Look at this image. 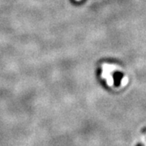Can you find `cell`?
I'll list each match as a JSON object with an SVG mask.
<instances>
[{
  "mask_svg": "<svg viewBox=\"0 0 146 146\" xmlns=\"http://www.w3.org/2000/svg\"><path fill=\"white\" fill-rule=\"evenodd\" d=\"M76 1H80V0H76Z\"/></svg>",
  "mask_w": 146,
  "mask_h": 146,
  "instance_id": "1",
  "label": "cell"
}]
</instances>
